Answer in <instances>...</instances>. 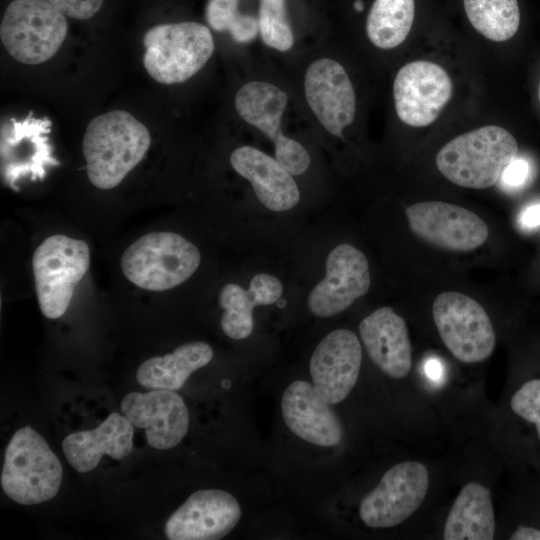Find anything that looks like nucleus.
Here are the masks:
<instances>
[{"label":"nucleus","instance_id":"obj_16","mask_svg":"<svg viewBox=\"0 0 540 540\" xmlns=\"http://www.w3.org/2000/svg\"><path fill=\"white\" fill-rule=\"evenodd\" d=\"M361 362L362 347L352 331L330 332L317 345L310 360L314 387L330 405L342 402L358 380Z\"/></svg>","mask_w":540,"mask_h":540},{"label":"nucleus","instance_id":"obj_21","mask_svg":"<svg viewBox=\"0 0 540 540\" xmlns=\"http://www.w3.org/2000/svg\"><path fill=\"white\" fill-rule=\"evenodd\" d=\"M133 424L125 416L110 414L95 429L75 432L62 442L63 453L78 472L96 468L103 455L121 460L133 449Z\"/></svg>","mask_w":540,"mask_h":540},{"label":"nucleus","instance_id":"obj_29","mask_svg":"<svg viewBox=\"0 0 540 540\" xmlns=\"http://www.w3.org/2000/svg\"><path fill=\"white\" fill-rule=\"evenodd\" d=\"M219 305L224 309L221 328L230 338L241 340L253 331V309L256 307L248 290L238 284L228 283L220 291Z\"/></svg>","mask_w":540,"mask_h":540},{"label":"nucleus","instance_id":"obj_9","mask_svg":"<svg viewBox=\"0 0 540 540\" xmlns=\"http://www.w3.org/2000/svg\"><path fill=\"white\" fill-rule=\"evenodd\" d=\"M438 334L449 352L467 364L487 360L496 345L491 319L482 305L456 291L438 294L432 304Z\"/></svg>","mask_w":540,"mask_h":540},{"label":"nucleus","instance_id":"obj_23","mask_svg":"<svg viewBox=\"0 0 540 540\" xmlns=\"http://www.w3.org/2000/svg\"><path fill=\"white\" fill-rule=\"evenodd\" d=\"M213 358L212 347L201 341L185 343L172 353L152 357L138 368V383L150 390L176 391L183 387L188 377L207 365Z\"/></svg>","mask_w":540,"mask_h":540},{"label":"nucleus","instance_id":"obj_24","mask_svg":"<svg viewBox=\"0 0 540 540\" xmlns=\"http://www.w3.org/2000/svg\"><path fill=\"white\" fill-rule=\"evenodd\" d=\"M259 40L268 54L283 66L308 48L292 22L287 0H258Z\"/></svg>","mask_w":540,"mask_h":540},{"label":"nucleus","instance_id":"obj_5","mask_svg":"<svg viewBox=\"0 0 540 540\" xmlns=\"http://www.w3.org/2000/svg\"><path fill=\"white\" fill-rule=\"evenodd\" d=\"M62 466L45 439L31 426L17 430L9 441L1 472V486L13 501L33 505L59 491Z\"/></svg>","mask_w":540,"mask_h":540},{"label":"nucleus","instance_id":"obj_8","mask_svg":"<svg viewBox=\"0 0 540 540\" xmlns=\"http://www.w3.org/2000/svg\"><path fill=\"white\" fill-rule=\"evenodd\" d=\"M67 30L65 15L48 0H13L2 18L0 38L15 60L36 65L56 54Z\"/></svg>","mask_w":540,"mask_h":540},{"label":"nucleus","instance_id":"obj_32","mask_svg":"<svg viewBox=\"0 0 540 540\" xmlns=\"http://www.w3.org/2000/svg\"><path fill=\"white\" fill-rule=\"evenodd\" d=\"M529 172L528 162L525 159L516 157L505 168L501 180L509 187H519L527 181Z\"/></svg>","mask_w":540,"mask_h":540},{"label":"nucleus","instance_id":"obj_30","mask_svg":"<svg viewBox=\"0 0 540 540\" xmlns=\"http://www.w3.org/2000/svg\"><path fill=\"white\" fill-rule=\"evenodd\" d=\"M256 306L270 305L279 300L283 292L280 280L270 274L255 275L247 289Z\"/></svg>","mask_w":540,"mask_h":540},{"label":"nucleus","instance_id":"obj_20","mask_svg":"<svg viewBox=\"0 0 540 540\" xmlns=\"http://www.w3.org/2000/svg\"><path fill=\"white\" fill-rule=\"evenodd\" d=\"M359 333L373 363L388 377L405 378L412 368V346L405 320L384 306L365 317Z\"/></svg>","mask_w":540,"mask_h":540},{"label":"nucleus","instance_id":"obj_31","mask_svg":"<svg viewBox=\"0 0 540 540\" xmlns=\"http://www.w3.org/2000/svg\"><path fill=\"white\" fill-rule=\"evenodd\" d=\"M66 16L78 20L93 17L102 7L103 0H48Z\"/></svg>","mask_w":540,"mask_h":540},{"label":"nucleus","instance_id":"obj_4","mask_svg":"<svg viewBox=\"0 0 540 540\" xmlns=\"http://www.w3.org/2000/svg\"><path fill=\"white\" fill-rule=\"evenodd\" d=\"M143 45L145 70L164 85L182 84L196 76L216 48L211 29L196 21L153 26L144 34Z\"/></svg>","mask_w":540,"mask_h":540},{"label":"nucleus","instance_id":"obj_33","mask_svg":"<svg viewBox=\"0 0 540 540\" xmlns=\"http://www.w3.org/2000/svg\"><path fill=\"white\" fill-rule=\"evenodd\" d=\"M520 223L526 228L540 225V203L527 207L520 216Z\"/></svg>","mask_w":540,"mask_h":540},{"label":"nucleus","instance_id":"obj_34","mask_svg":"<svg viewBox=\"0 0 540 540\" xmlns=\"http://www.w3.org/2000/svg\"><path fill=\"white\" fill-rule=\"evenodd\" d=\"M539 100H540V86H539Z\"/></svg>","mask_w":540,"mask_h":540},{"label":"nucleus","instance_id":"obj_22","mask_svg":"<svg viewBox=\"0 0 540 540\" xmlns=\"http://www.w3.org/2000/svg\"><path fill=\"white\" fill-rule=\"evenodd\" d=\"M495 514L489 489L477 482L465 484L448 513L446 540H492Z\"/></svg>","mask_w":540,"mask_h":540},{"label":"nucleus","instance_id":"obj_27","mask_svg":"<svg viewBox=\"0 0 540 540\" xmlns=\"http://www.w3.org/2000/svg\"><path fill=\"white\" fill-rule=\"evenodd\" d=\"M463 4L472 26L491 41H507L519 28L517 0H463Z\"/></svg>","mask_w":540,"mask_h":540},{"label":"nucleus","instance_id":"obj_13","mask_svg":"<svg viewBox=\"0 0 540 540\" xmlns=\"http://www.w3.org/2000/svg\"><path fill=\"white\" fill-rule=\"evenodd\" d=\"M452 93L449 74L440 65L426 60L412 61L401 67L392 86L397 117L411 127L432 124Z\"/></svg>","mask_w":540,"mask_h":540},{"label":"nucleus","instance_id":"obj_11","mask_svg":"<svg viewBox=\"0 0 540 540\" xmlns=\"http://www.w3.org/2000/svg\"><path fill=\"white\" fill-rule=\"evenodd\" d=\"M429 487L427 467L418 461L392 466L362 499L361 520L371 528H389L409 518L423 503Z\"/></svg>","mask_w":540,"mask_h":540},{"label":"nucleus","instance_id":"obj_3","mask_svg":"<svg viewBox=\"0 0 540 540\" xmlns=\"http://www.w3.org/2000/svg\"><path fill=\"white\" fill-rule=\"evenodd\" d=\"M517 153V141L508 130L486 125L447 142L437 153L436 166L458 186L486 189L501 179Z\"/></svg>","mask_w":540,"mask_h":540},{"label":"nucleus","instance_id":"obj_26","mask_svg":"<svg viewBox=\"0 0 540 540\" xmlns=\"http://www.w3.org/2000/svg\"><path fill=\"white\" fill-rule=\"evenodd\" d=\"M240 2L208 0L204 16L211 31L226 35L231 44L251 60L254 58L251 51L259 39L258 17L242 11Z\"/></svg>","mask_w":540,"mask_h":540},{"label":"nucleus","instance_id":"obj_14","mask_svg":"<svg viewBox=\"0 0 540 540\" xmlns=\"http://www.w3.org/2000/svg\"><path fill=\"white\" fill-rule=\"evenodd\" d=\"M371 284L366 256L350 244L336 246L326 260V275L309 293L307 305L318 317H331L365 295Z\"/></svg>","mask_w":540,"mask_h":540},{"label":"nucleus","instance_id":"obj_19","mask_svg":"<svg viewBox=\"0 0 540 540\" xmlns=\"http://www.w3.org/2000/svg\"><path fill=\"white\" fill-rule=\"evenodd\" d=\"M281 410L287 427L318 446H335L343 438L340 419L313 384L297 380L284 391Z\"/></svg>","mask_w":540,"mask_h":540},{"label":"nucleus","instance_id":"obj_7","mask_svg":"<svg viewBox=\"0 0 540 540\" xmlns=\"http://www.w3.org/2000/svg\"><path fill=\"white\" fill-rule=\"evenodd\" d=\"M35 291L42 314L60 318L68 309L75 287L89 269L90 249L65 235L46 238L33 255Z\"/></svg>","mask_w":540,"mask_h":540},{"label":"nucleus","instance_id":"obj_17","mask_svg":"<svg viewBox=\"0 0 540 540\" xmlns=\"http://www.w3.org/2000/svg\"><path fill=\"white\" fill-rule=\"evenodd\" d=\"M121 410L133 426L145 429L148 444L156 449L175 447L188 431L187 406L171 390L131 392L123 398Z\"/></svg>","mask_w":540,"mask_h":540},{"label":"nucleus","instance_id":"obj_2","mask_svg":"<svg viewBox=\"0 0 540 540\" xmlns=\"http://www.w3.org/2000/svg\"><path fill=\"white\" fill-rule=\"evenodd\" d=\"M151 144L147 127L124 110L93 118L82 142L90 182L109 190L118 186L143 159Z\"/></svg>","mask_w":540,"mask_h":540},{"label":"nucleus","instance_id":"obj_6","mask_svg":"<svg viewBox=\"0 0 540 540\" xmlns=\"http://www.w3.org/2000/svg\"><path fill=\"white\" fill-rule=\"evenodd\" d=\"M198 248L173 232H151L132 243L121 257L125 277L150 291L174 288L190 278L199 267Z\"/></svg>","mask_w":540,"mask_h":540},{"label":"nucleus","instance_id":"obj_12","mask_svg":"<svg viewBox=\"0 0 540 540\" xmlns=\"http://www.w3.org/2000/svg\"><path fill=\"white\" fill-rule=\"evenodd\" d=\"M412 233L425 243L452 252H470L483 245L488 226L476 213L443 201H424L406 209Z\"/></svg>","mask_w":540,"mask_h":540},{"label":"nucleus","instance_id":"obj_18","mask_svg":"<svg viewBox=\"0 0 540 540\" xmlns=\"http://www.w3.org/2000/svg\"><path fill=\"white\" fill-rule=\"evenodd\" d=\"M233 170L247 180L258 200L269 210L284 212L300 200V190L292 175L274 156L250 145L235 147L229 156Z\"/></svg>","mask_w":540,"mask_h":540},{"label":"nucleus","instance_id":"obj_15","mask_svg":"<svg viewBox=\"0 0 540 540\" xmlns=\"http://www.w3.org/2000/svg\"><path fill=\"white\" fill-rule=\"evenodd\" d=\"M241 508L226 491L203 489L192 493L166 521L169 540H218L239 522Z\"/></svg>","mask_w":540,"mask_h":540},{"label":"nucleus","instance_id":"obj_1","mask_svg":"<svg viewBox=\"0 0 540 540\" xmlns=\"http://www.w3.org/2000/svg\"><path fill=\"white\" fill-rule=\"evenodd\" d=\"M232 108L244 128L269 141L276 160L292 175L311 166V155L291 128L307 125L288 79L273 61L252 59L232 95Z\"/></svg>","mask_w":540,"mask_h":540},{"label":"nucleus","instance_id":"obj_10","mask_svg":"<svg viewBox=\"0 0 540 540\" xmlns=\"http://www.w3.org/2000/svg\"><path fill=\"white\" fill-rule=\"evenodd\" d=\"M51 125L48 118L32 114L1 124V176L5 185L18 190L22 182L42 180L59 165L49 139Z\"/></svg>","mask_w":540,"mask_h":540},{"label":"nucleus","instance_id":"obj_25","mask_svg":"<svg viewBox=\"0 0 540 540\" xmlns=\"http://www.w3.org/2000/svg\"><path fill=\"white\" fill-rule=\"evenodd\" d=\"M414 15V0H374L365 22L368 41L380 50L398 47L409 35Z\"/></svg>","mask_w":540,"mask_h":540},{"label":"nucleus","instance_id":"obj_28","mask_svg":"<svg viewBox=\"0 0 540 540\" xmlns=\"http://www.w3.org/2000/svg\"><path fill=\"white\" fill-rule=\"evenodd\" d=\"M509 408L516 420L530 432L525 437V453L540 465V375H531L520 382L509 399Z\"/></svg>","mask_w":540,"mask_h":540}]
</instances>
